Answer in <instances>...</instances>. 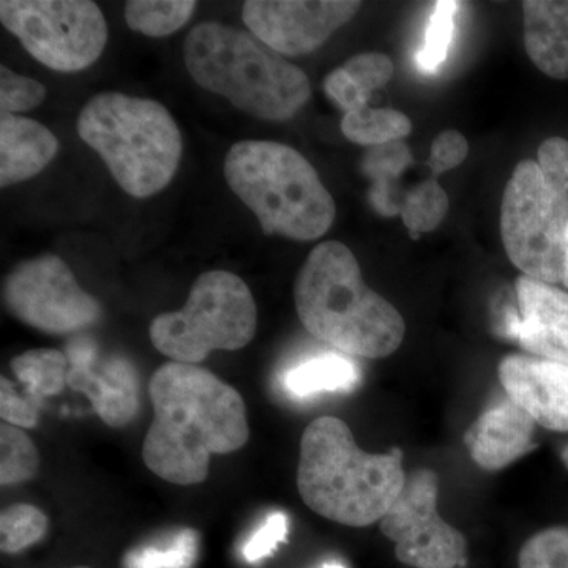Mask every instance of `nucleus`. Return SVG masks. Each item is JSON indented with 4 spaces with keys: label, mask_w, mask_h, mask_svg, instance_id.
Returning <instances> with one entry per match:
<instances>
[{
    "label": "nucleus",
    "mask_w": 568,
    "mask_h": 568,
    "mask_svg": "<svg viewBox=\"0 0 568 568\" xmlns=\"http://www.w3.org/2000/svg\"><path fill=\"white\" fill-rule=\"evenodd\" d=\"M197 534L182 530L166 548H141L126 555L125 568H190L196 559Z\"/></svg>",
    "instance_id": "obj_27"
},
{
    "label": "nucleus",
    "mask_w": 568,
    "mask_h": 568,
    "mask_svg": "<svg viewBox=\"0 0 568 568\" xmlns=\"http://www.w3.org/2000/svg\"><path fill=\"white\" fill-rule=\"evenodd\" d=\"M448 196L446 190L435 181L418 183L406 196L399 201V215L407 230L410 231V237H417L418 234L432 233L448 212Z\"/></svg>",
    "instance_id": "obj_24"
},
{
    "label": "nucleus",
    "mask_w": 568,
    "mask_h": 568,
    "mask_svg": "<svg viewBox=\"0 0 568 568\" xmlns=\"http://www.w3.org/2000/svg\"><path fill=\"white\" fill-rule=\"evenodd\" d=\"M2 297L11 315L44 334H80L99 324L103 315L100 302L82 290L55 254L18 264L3 282Z\"/></svg>",
    "instance_id": "obj_10"
},
{
    "label": "nucleus",
    "mask_w": 568,
    "mask_h": 568,
    "mask_svg": "<svg viewBox=\"0 0 568 568\" xmlns=\"http://www.w3.org/2000/svg\"><path fill=\"white\" fill-rule=\"evenodd\" d=\"M342 132L354 144L377 148L406 138L413 132V122L405 112L388 108H369L346 112Z\"/></svg>",
    "instance_id": "obj_22"
},
{
    "label": "nucleus",
    "mask_w": 568,
    "mask_h": 568,
    "mask_svg": "<svg viewBox=\"0 0 568 568\" xmlns=\"http://www.w3.org/2000/svg\"><path fill=\"white\" fill-rule=\"evenodd\" d=\"M361 381L357 365L339 354H324L302 362L284 376V386L295 396L345 392Z\"/></svg>",
    "instance_id": "obj_19"
},
{
    "label": "nucleus",
    "mask_w": 568,
    "mask_h": 568,
    "mask_svg": "<svg viewBox=\"0 0 568 568\" xmlns=\"http://www.w3.org/2000/svg\"><path fill=\"white\" fill-rule=\"evenodd\" d=\"M69 386L91 399L104 424L125 426L140 409V386L133 365L122 357H100L95 343L78 336L65 351Z\"/></svg>",
    "instance_id": "obj_13"
},
{
    "label": "nucleus",
    "mask_w": 568,
    "mask_h": 568,
    "mask_svg": "<svg viewBox=\"0 0 568 568\" xmlns=\"http://www.w3.org/2000/svg\"><path fill=\"white\" fill-rule=\"evenodd\" d=\"M560 458H562L564 466L568 469V444L564 447L562 454H560Z\"/></svg>",
    "instance_id": "obj_38"
},
{
    "label": "nucleus",
    "mask_w": 568,
    "mask_h": 568,
    "mask_svg": "<svg viewBox=\"0 0 568 568\" xmlns=\"http://www.w3.org/2000/svg\"><path fill=\"white\" fill-rule=\"evenodd\" d=\"M538 166L551 182H568V141L555 136L541 142L537 152Z\"/></svg>",
    "instance_id": "obj_36"
},
{
    "label": "nucleus",
    "mask_w": 568,
    "mask_h": 568,
    "mask_svg": "<svg viewBox=\"0 0 568 568\" xmlns=\"http://www.w3.org/2000/svg\"><path fill=\"white\" fill-rule=\"evenodd\" d=\"M323 568H346V567L339 562H328V564H325V566Z\"/></svg>",
    "instance_id": "obj_39"
},
{
    "label": "nucleus",
    "mask_w": 568,
    "mask_h": 568,
    "mask_svg": "<svg viewBox=\"0 0 568 568\" xmlns=\"http://www.w3.org/2000/svg\"><path fill=\"white\" fill-rule=\"evenodd\" d=\"M294 302L306 331L342 353L384 358L405 339L402 313L368 287L357 257L342 242L312 250L295 278Z\"/></svg>",
    "instance_id": "obj_2"
},
{
    "label": "nucleus",
    "mask_w": 568,
    "mask_h": 568,
    "mask_svg": "<svg viewBox=\"0 0 568 568\" xmlns=\"http://www.w3.org/2000/svg\"><path fill=\"white\" fill-rule=\"evenodd\" d=\"M410 163L413 155L402 141L377 145L366 152L362 171L372 181L369 203L379 215L394 216L399 213V205L390 197V185Z\"/></svg>",
    "instance_id": "obj_20"
},
{
    "label": "nucleus",
    "mask_w": 568,
    "mask_h": 568,
    "mask_svg": "<svg viewBox=\"0 0 568 568\" xmlns=\"http://www.w3.org/2000/svg\"><path fill=\"white\" fill-rule=\"evenodd\" d=\"M562 284L568 290V226H567V253H566V264H564Z\"/></svg>",
    "instance_id": "obj_37"
},
{
    "label": "nucleus",
    "mask_w": 568,
    "mask_h": 568,
    "mask_svg": "<svg viewBox=\"0 0 568 568\" xmlns=\"http://www.w3.org/2000/svg\"><path fill=\"white\" fill-rule=\"evenodd\" d=\"M48 530V518L31 504H14L0 515V548L3 552H20L40 541Z\"/></svg>",
    "instance_id": "obj_26"
},
{
    "label": "nucleus",
    "mask_w": 568,
    "mask_h": 568,
    "mask_svg": "<svg viewBox=\"0 0 568 568\" xmlns=\"http://www.w3.org/2000/svg\"><path fill=\"white\" fill-rule=\"evenodd\" d=\"M362 9L357 0H248L246 28L268 48L287 55L310 54Z\"/></svg>",
    "instance_id": "obj_12"
},
{
    "label": "nucleus",
    "mask_w": 568,
    "mask_h": 568,
    "mask_svg": "<svg viewBox=\"0 0 568 568\" xmlns=\"http://www.w3.org/2000/svg\"><path fill=\"white\" fill-rule=\"evenodd\" d=\"M458 2H437L435 13L426 28L424 48L417 54V62L424 71H435L447 59L454 33V14Z\"/></svg>",
    "instance_id": "obj_29"
},
{
    "label": "nucleus",
    "mask_w": 568,
    "mask_h": 568,
    "mask_svg": "<svg viewBox=\"0 0 568 568\" xmlns=\"http://www.w3.org/2000/svg\"><path fill=\"white\" fill-rule=\"evenodd\" d=\"M224 179L264 234L310 242L335 222L334 197L313 164L291 145L241 141L224 159Z\"/></svg>",
    "instance_id": "obj_5"
},
{
    "label": "nucleus",
    "mask_w": 568,
    "mask_h": 568,
    "mask_svg": "<svg viewBox=\"0 0 568 568\" xmlns=\"http://www.w3.org/2000/svg\"><path fill=\"white\" fill-rule=\"evenodd\" d=\"M439 477L432 469L407 474L398 499L381 519V530L395 544L399 562L414 568L465 566L466 537L437 510Z\"/></svg>",
    "instance_id": "obj_11"
},
{
    "label": "nucleus",
    "mask_w": 568,
    "mask_h": 568,
    "mask_svg": "<svg viewBox=\"0 0 568 568\" xmlns=\"http://www.w3.org/2000/svg\"><path fill=\"white\" fill-rule=\"evenodd\" d=\"M196 7L194 0H130L125 21L132 31L160 39L182 29Z\"/></svg>",
    "instance_id": "obj_23"
},
{
    "label": "nucleus",
    "mask_w": 568,
    "mask_h": 568,
    "mask_svg": "<svg viewBox=\"0 0 568 568\" xmlns=\"http://www.w3.org/2000/svg\"><path fill=\"white\" fill-rule=\"evenodd\" d=\"M78 133L102 156L123 192L133 197L162 192L181 164V130L155 100L97 93L81 110Z\"/></svg>",
    "instance_id": "obj_6"
},
{
    "label": "nucleus",
    "mask_w": 568,
    "mask_h": 568,
    "mask_svg": "<svg viewBox=\"0 0 568 568\" xmlns=\"http://www.w3.org/2000/svg\"><path fill=\"white\" fill-rule=\"evenodd\" d=\"M469 155V142L457 130H446L437 134L432 144V153L426 164L433 178L455 170Z\"/></svg>",
    "instance_id": "obj_32"
},
{
    "label": "nucleus",
    "mask_w": 568,
    "mask_h": 568,
    "mask_svg": "<svg viewBox=\"0 0 568 568\" xmlns=\"http://www.w3.org/2000/svg\"><path fill=\"white\" fill-rule=\"evenodd\" d=\"M324 91L327 93L328 99L332 100L339 108L346 112L358 110L368 104L372 97L366 95L361 88L353 80L346 70L336 69L328 73L324 80Z\"/></svg>",
    "instance_id": "obj_35"
},
{
    "label": "nucleus",
    "mask_w": 568,
    "mask_h": 568,
    "mask_svg": "<svg viewBox=\"0 0 568 568\" xmlns=\"http://www.w3.org/2000/svg\"><path fill=\"white\" fill-rule=\"evenodd\" d=\"M523 13L530 61L552 80H568V0H526Z\"/></svg>",
    "instance_id": "obj_18"
},
{
    "label": "nucleus",
    "mask_w": 568,
    "mask_h": 568,
    "mask_svg": "<svg viewBox=\"0 0 568 568\" xmlns=\"http://www.w3.org/2000/svg\"><path fill=\"white\" fill-rule=\"evenodd\" d=\"M39 467V450L31 437L18 426L3 422L0 426V484L7 487L31 480Z\"/></svg>",
    "instance_id": "obj_25"
},
{
    "label": "nucleus",
    "mask_w": 568,
    "mask_h": 568,
    "mask_svg": "<svg viewBox=\"0 0 568 568\" xmlns=\"http://www.w3.org/2000/svg\"><path fill=\"white\" fill-rule=\"evenodd\" d=\"M402 450L368 454L336 417L306 426L298 455V495L321 517L365 528L381 521L406 484Z\"/></svg>",
    "instance_id": "obj_3"
},
{
    "label": "nucleus",
    "mask_w": 568,
    "mask_h": 568,
    "mask_svg": "<svg viewBox=\"0 0 568 568\" xmlns=\"http://www.w3.org/2000/svg\"><path fill=\"white\" fill-rule=\"evenodd\" d=\"M287 530H290V521L284 514L271 515L263 526L256 530V534L250 538L245 545L244 556L248 562H257V560L267 558L275 551L280 544L286 540Z\"/></svg>",
    "instance_id": "obj_34"
},
{
    "label": "nucleus",
    "mask_w": 568,
    "mask_h": 568,
    "mask_svg": "<svg viewBox=\"0 0 568 568\" xmlns=\"http://www.w3.org/2000/svg\"><path fill=\"white\" fill-rule=\"evenodd\" d=\"M508 399L537 425L568 433V365L529 354H511L499 364Z\"/></svg>",
    "instance_id": "obj_15"
},
{
    "label": "nucleus",
    "mask_w": 568,
    "mask_h": 568,
    "mask_svg": "<svg viewBox=\"0 0 568 568\" xmlns=\"http://www.w3.org/2000/svg\"><path fill=\"white\" fill-rule=\"evenodd\" d=\"M47 93L41 82L14 73L9 67H0V112L20 114L36 110L44 102Z\"/></svg>",
    "instance_id": "obj_30"
},
{
    "label": "nucleus",
    "mask_w": 568,
    "mask_h": 568,
    "mask_svg": "<svg viewBox=\"0 0 568 568\" xmlns=\"http://www.w3.org/2000/svg\"><path fill=\"white\" fill-rule=\"evenodd\" d=\"M536 425L521 407L504 398L467 428L465 444L477 466L500 470L536 448Z\"/></svg>",
    "instance_id": "obj_16"
},
{
    "label": "nucleus",
    "mask_w": 568,
    "mask_h": 568,
    "mask_svg": "<svg viewBox=\"0 0 568 568\" xmlns=\"http://www.w3.org/2000/svg\"><path fill=\"white\" fill-rule=\"evenodd\" d=\"M59 152V141L47 126L20 114L0 112V186L40 174Z\"/></svg>",
    "instance_id": "obj_17"
},
{
    "label": "nucleus",
    "mask_w": 568,
    "mask_h": 568,
    "mask_svg": "<svg viewBox=\"0 0 568 568\" xmlns=\"http://www.w3.org/2000/svg\"><path fill=\"white\" fill-rule=\"evenodd\" d=\"M10 366L33 402L61 394L63 387L69 386V357L62 351H26L14 357Z\"/></svg>",
    "instance_id": "obj_21"
},
{
    "label": "nucleus",
    "mask_w": 568,
    "mask_h": 568,
    "mask_svg": "<svg viewBox=\"0 0 568 568\" xmlns=\"http://www.w3.org/2000/svg\"><path fill=\"white\" fill-rule=\"evenodd\" d=\"M39 403L26 398L6 376L0 377V416L6 424L32 428L39 420Z\"/></svg>",
    "instance_id": "obj_33"
},
{
    "label": "nucleus",
    "mask_w": 568,
    "mask_h": 568,
    "mask_svg": "<svg viewBox=\"0 0 568 568\" xmlns=\"http://www.w3.org/2000/svg\"><path fill=\"white\" fill-rule=\"evenodd\" d=\"M351 80L372 97L373 92L379 91L394 77V62L386 54L381 52H365L354 55L343 65Z\"/></svg>",
    "instance_id": "obj_31"
},
{
    "label": "nucleus",
    "mask_w": 568,
    "mask_h": 568,
    "mask_svg": "<svg viewBox=\"0 0 568 568\" xmlns=\"http://www.w3.org/2000/svg\"><path fill=\"white\" fill-rule=\"evenodd\" d=\"M568 186L549 183L534 160L515 168L500 205V235L523 275L562 283L567 253Z\"/></svg>",
    "instance_id": "obj_8"
},
{
    "label": "nucleus",
    "mask_w": 568,
    "mask_h": 568,
    "mask_svg": "<svg viewBox=\"0 0 568 568\" xmlns=\"http://www.w3.org/2000/svg\"><path fill=\"white\" fill-rule=\"evenodd\" d=\"M73 568H91V567H73Z\"/></svg>",
    "instance_id": "obj_40"
},
{
    "label": "nucleus",
    "mask_w": 568,
    "mask_h": 568,
    "mask_svg": "<svg viewBox=\"0 0 568 568\" xmlns=\"http://www.w3.org/2000/svg\"><path fill=\"white\" fill-rule=\"evenodd\" d=\"M257 308L241 276L204 272L179 312L163 313L149 327L155 349L179 364L197 365L213 351H239L254 338Z\"/></svg>",
    "instance_id": "obj_7"
},
{
    "label": "nucleus",
    "mask_w": 568,
    "mask_h": 568,
    "mask_svg": "<svg viewBox=\"0 0 568 568\" xmlns=\"http://www.w3.org/2000/svg\"><path fill=\"white\" fill-rule=\"evenodd\" d=\"M519 310L507 334L534 357L568 365V293L528 275L515 283Z\"/></svg>",
    "instance_id": "obj_14"
},
{
    "label": "nucleus",
    "mask_w": 568,
    "mask_h": 568,
    "mask_svg": "<svg viewBox=\"0 0 568 568\" xmlns=\"http://www.w3.org/2000/svg\"><path fill=\"white\" fill-rule=\"evenodd\" d=\"M519 568H568V528H549L523 545Z\"/></svg>",
    "instance_id": "obj_28"
},
{
    "label": "nucleus",
    "mask_w": 568,
    "mask_h": 568,
    "mask_svg": "<svg viewBox=\"0 0 568 568\" xmlns=\"http://www.w3.org/2000/svg\"><path fill=\"white\" fill-rule=\"evenodd\" d=\"M153 422L142 446L149 470L170 484H203L213 455L245 446L244 398L209 369L170 362L149 383Z\"/></svg>",
    "instance_id": "obj_1"
},
{
    "label": "nucleus",
    "mask_w": 568,
    "mask_h": 568,
    "mask_svg": "<svg viewBox=\"0 0 568 568\" xmlns=\"http://www.w3.org/2000/svg\"><path fill=\"white\" fill-rule=\"evenodd\" d=\"M0 22L36 61L61 73L88 69L108 43L106 20L89 0H2Z\"/></svg>",
    "instance_id": "obj_9"
},
{
    "label": "nucleus",
    "mask_w": 568,
    "mask_h": 568,
    "mask_svg": "<svg viewBox=\"0 0 568 568\" xmlns=\"http://www.w3.org/2000/svg\"><path fill=\"white\" fill-rule=\"evenodd\" d=\"M194 82L261 121L293 119L312 97L308 77L252 32L201 22L183 43Z\"/></svg>",
    "instance_id": "obj_4"
}]
</instances>
